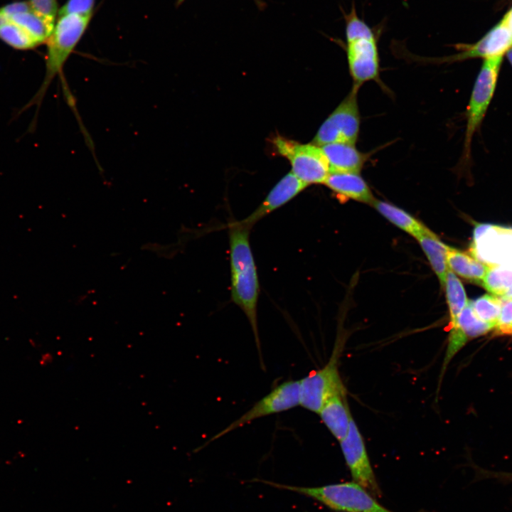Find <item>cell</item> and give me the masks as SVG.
Returning <instances> with one entry per match:
<instances>
[{
    "label": "cell",
    "mask_w": 512,
    "mask_h": 512,
    "mask_svg": "<svg viewBox=\"0 0 512 512\" xmlns=\"http://www.w3.org/2000/svg\"><path fill=\"white\" fill-rule=\"evenodd\" d=\"M358 92V90L352 87L348 95L322 123L312 144L319 146L336 142L355 144L360 130Z\"/></svg>",
    "instance_id": "obj_7"
},
{
    "label": "cell",
    "mask_w": 512,
    "mask_h": 512,
    "mask_svg": "<svg viewBox=\"0 0 512 512\" xmlns=\"http://www.w3.org/2000/svg\"><path fill=\"white\" fill-rule=\"evenodd\" d=\"M481 284L491 293L503 297L512 288V271L491 265Z\"/></svg>",
    "instance_id": "obj_24"
},
{
    "label": "cell",
    "mask_w": 512,
    "mask_h": 512,
    "mask_svg": "<svg viewBox=\"0 0 512 512\" xmlns=\"http://www.w3.org/2000/svg\"><path fill=\"white\" fill-rule=\"evenodd\" d=\"M323 184L342 198L371 205L375 201L370 188L359 173L330 171Z\"/></svg>",
    "instance_id": "obj_13"
},
{
    "label": "cell",
    "mask_w": 512,
    "mask_h": 512,
    "mask_svg": "<svg viewBox=\"0 0 512 512\" xmlns=\"http://www.w3.org/2000/svg\"><path fill=\"white\" fill-rule=\"evenodd\" d=\"M231 298L245 314L251 326L260 358V341L257 325L259 279L250 243V228L228 223Z\"/></svg>",
    "instance_id": "obj_1"
},
{
    "label": "cell",
    "mask_w": 512,
    "mask_h": 512,
    "mask_svg": "<svg viewBox=\"0 0 512 512\" xmlns=\"http://www.w3.org/2000/svg\"><path fill=\"white\" fill-rule=\"evenodd\" d=\"M346 56L353 87L379 77V55L373 29L357 14L355 6L345 15Z\"/></svg>",
    "instance_id": "obj_2"
},
{
    "label": "cell",
    "mask_w": 512,
    "mask_h": 512,
    "mask_svg": "<svg viewBox=\"0 0 512 512\" xmlns=\"http://www.w3.org/2000/svg\"><path fill=\"white\" fill-rule=\"evenodd\" d=\"M32 9L28 1H15L6 4L0 8V14L4 16L7 19L11 16L17 13L24 11Z\"/></svg>",
    "instance_id": "obj_28"
},
{
    "label": "cell",
    "mask_w": 512,
    "mask_h": 512,
    "mask_svg": "<svg viewBox=\"0 0 512 512\" xmlns=\"http://www.w3.org/2000/svg\"><path fill=\"white\" fill-rule=\"evenodd\" d=\"M458 329L467 340L485 334L494 327L481 321L475 314L469 302L461 311L456 324L451 329Z\"/></svg>",
    "instance_id": "obj_21"
},
{
    "label": "cell",
    "mask_w": 512,
    "mask_h": 512,
    "mask_svg": "<svg viewBox=\"0 0 512 512\" xmlns=\"http://www.w3.org/2000/svg\"><path fill=\"white\" fill-rule=\"evenodd\" d=\"M308 186L292 171L283 176L271 189L260 206L245 218L233 223L250 228L260 220L281 208Z\"/></svg>",
    "instance_id": "obj_12"
},
{
    "label": "cell",
    "mask_w": 512,
    "mask_h": 512,
    "mask_svg": "<svg viewBox=\"0 0 512 512\" xmlns=\"http://www.w3.org/2000/svg\"><path fill=\"white\" fill-rule=\"evenodd\" d=\"M443 287L449 310L450 327H452L468 303L466 294L461 281L450 270L447 272Z\"/></svg>",
    "instance_id": "obj_20"
},
{
    "label": "cell",
    "mask_w": 512,
    "mask_h": 512,
    "mask_svg": "<svg viewBox=\"0 0 512 512\" xmlns=\"http://www.w3.org/2000/svg\"><path fill=\"white\" fill-rule=\"evenodd\" d=\"M372 205L386 219L415 238L427 229L408 213L388 202L375 199Z\"/></svg>",
    "instance_id": "obj_18"
},
{
    "label": "cell",
    "mask_w": 512,
    "mask_h": 512,
    "mask_svg": "<svg viewBox=\"0 0 512 512\" xmlns=\"http://www.w3.org/2000/svg\"><path fill=\"white\" fill-rule=\"evenodd\" d=\"M503 57L484 59L474 82L466 110V130L460 167L471 164V143L479 130L494 97Z\"/></svg>",
    "instance_id": "obj_5"
},
{
    "label": "cell",
    "mask_w": 512,
    "mask_h": 512,
    "mask_svg": "<svg viewBox=\"0 0 512 512\" xmlns=\"http://www.w3.org/2000/svg\"><path fill=\"white\" fill-rule=\"evenodd\" d=\"M501 311L496 326L498 334H512V298L501 299Z\"/></svg>",
    "instance_id": "obj_26"
},
{
    "label": "cell",
    "mask_w": 512,
    "mask_h": 512,
    "mask_svg": "<svg viewBox=\"0 0 512 512\" xmlns=\"http://www.w3.org/2000/svg\"><path fill=\"white\" fill-rule=\"evenodd\" d=\"M8 21L9 20L4 16L0 14V26Z\"/></svg>",
    "instance_id": "obj_32"
},
{
    "label": "cell",
    "mask_w": 512,
    "mask_h": 512,
    "mask_svg": "<svg viewBox=\"0 0 512 512\" xmlns=\"http://www.w3.org/2000/svg\"><path fill=\"white\" fill-rule=\"evenodd\" d=\"M262 482L305 495L338 512H393L379 503L367 489L354 481L317 487Z\"/></svg>",
    "instance_id": "obj_4"
},
{
    "label": "cell",
    "mask_w": 512,
    "mask_h": 512,
    "mask_svg": "<svg viewBox=\"0 0 512 512\" xmlns=\"http://www.w3.org/2000/svg\"><path fill=\"white\" fill-rule=\"evenodd\" d=\"M329 165L330 171L359 173L367 160V154L355 144L336 142L321 146Z\"/></svg>",
    "instance_id": "obj_15"
},
{
    "label": "cell",
    "mask_w": 512,
    "mask_h": 512,
    "mask_svg": "<svg viewBox=\"0 0 512 512\" xmlns=\"http://www.w3.org/2000/svg\"><path fill=\"white\" fill-rule=\"evenodd\" d=\"M0 39L18 50H28L38 43L22 27L8 21L0 26Z\"/></svg>",
    "instance_id": "obj_22"
},
{
    "label": "cell",
    "mask_w": 512,
    "mask_h": 512,
    "mask_svg": "<svg viewBox=\"0 0 512 512\" xmlns=\"http://www.w3.org/2000/svg\"><path fill=\"white\" fill-rule=\"evenodd\" d=\"M459 52L444 58H431L434 63H453L469 58L503 57L512 48V31L500 22L476 43L459 45Z\"/></svg>",
    "instance_id": "obj_11"
},
{
    "label": "cell",
    "mask_w": 512,
    "mask_h": 512,
    "mask_svg": "<svg viewBox=\"0 0 512 512\" xmlns=\"http://www.w3.org/2000/svg\"><path fill=\"white\" fill-rule=\"evenodd\" d=\"M501 22L503 23L510 31H512V8L505 15Z\"/></svg>",
    "instance_id": "obj_30"
},
{
    "label": "cell",
    "mask_w": 512,
    "mask_h": 512,
    "mask_svg": "<svg viewBox=\"0 0 512 512\" xmlns=\"http://www.w3.org/2000/svg\"><path fill=\"white\" fill-rule=\"evenodd\" d=\"M333 436L339 442L348 433L353 419L347 403L346 390L329 398L318 413Z\"/></svg>",
    "instance_id": "obj_14"
},
{
    "label": "cell",
    "mask_w": 512,
    "mask_h": 512,
    "mask_svg": "<svg viewBox=\"0 0 512 512\" xmlns=\"http://www.w3.org/2000/svg\"><path fill=\"white\" fill-rule=\"evenodd\" d=\"M491 477L496 478L503 483L512 482V473H493Z\"/></svg>",
    "instance_id": "obj_29"
},
{
    "label": "cell",
    "mask_w": 512,
    "mask_h": 512,
    "mask_svg": "<svg viewBox=\"0 0 512 512\" xmlns=\"http://www.w3.org/2000/svg\"><path fill=\"white\" fill-rule=\"evenodd\" d=\"M506 57H507V59H508L509 63H510L511 65L512 66V48H510V49L507 51V53H506Z\"/></svg>",
    "instance_id": "obj_31"
},
{
    "label": "cell",
    "mask_w": 512,
    "mask_h": 512,
    "mask_svg": "<svg viewBox=\"0 0 512 512\" xmlns=\"http://www.w3.org/2000/svg\"><path fill=\"white\" fill-rule=\"evenodd\" d=\"M340 446L354 482L367 489L372 495L380 496L381 491L376 481L363 437L353 419Z\"/></svg>",
    "instance_id": "obj_10"
},
{
    "label": "cell",
    "mask_w": 512,
    "mask_h": 512,
    "mask_svg": "<svg viewBox=\"0 0 512 512\" xmlns=\"http://www.w3.org/2000/svg\"><path fill=\"white\" fill-rule=\"evenodd\" d=\"M300 405V381L287 380L272 389L250 409L213 436L208 444L255 420L289 410Z\"/></svg>",
    "instance_id": "obj_9"
},
{
    "label": "cell",
    "mask_w": 512,
    "mask_h": 512,
    "mask_svg": "<svg viewBox=\"0 0 512 512\" xmlns=\"http://www.w3.org/2000/svg\"><path fill=\"white\" fill-rule=\"evenodd\" d=\"M425 253L430 265L443 287L449 270L447 264V252L449 246L444 244L428 228L417 238Z\"/></svg>",
    "instance_id": "obj_17"
},
{
    "label": "cell",
    "mask_w": 512,
    "mask_h": 512,
    "mask_svg": "<svg viewBox=\"0 0 512 512\" xmlns=\"http://www.w3.org/2000/svg\"><path fill=\"white\" fill-rule=\"evenodd\" d=\"M32 9L54 28L58 8L56 0H28Z\"/></svg>",
    "instance_id": "obj_25"
},
{
    "label": "cell",
    "mask_w": 512,
    "mask_h": 512,
    "mask_svg": "<svg viewBox=\"0 0 512 512\" xmlns=\"http://www.w3.org/2000/svg\"><path fill=\"white\" fill-rule=\"evenodd\" d=\"M447 264L449 269L456 274L479 284H482L491 265L451 247L447 252Z\"/></svg>",
    "instance_id": "obj_16"
},
{
    "label": "cell",
    "mask_w": 512,
    "mask_h": 512,
    "mask_svg": "<svg viewBox=\"0 0 512 512\" xmlns=\"http://www.w3.org/2000/svg\"><path fill=\"white\" fill-rule=\"evenodd\" d=\"M94 2L95 0H68L58 16L70 14L92 16Z\"/></svg>",
    "instance_id": "obj_27"
},
{
    "label": "cell",
    "mask_w": 512,
    "mask_h": 512,
    "mask_svg": "<svg viewBox=\"0 0 512 512\" xmlns=\"http://www.w3.org/2000/svg\"><path fill=\"white\" fill-rule=\"evenodd\" d=\"M469 302L479 319L496 327L501 311V299L495 295L484 294Z\"/></svg>",
    "instance_id": "obj_23"
},
{
    "label": "cell",
    "mask_w": 512,
    "mask_h": 512,
    "mask_svg": "<svg viewBox=\"0 0 512 512\" xmlns=\"http://www.w3.org/2000/svg\"><path fill=\"white\" fill-rule=\"evenodd\" d=\"M273 144L279 154L289 160L292 172L302 181L308 186L324 183L330 168L321 146L280 136L274 139Z\"/></svg>",
    "instance_id": "obj_6"
},
{
    "label": "cell",
    "mask_w": 512,
    "mask_h": 512,
    "mask_svg": "<svg viewBox=\"0 0 512 512\" xmlns=\"http://www.w3.org/2000/svg\"><path fill=\"white\" fill-rule=\"evenodd\" d=\"M8 20L24 28L39 45L46 42L53 29L32 9L14 14Z\"/></svg>",
    "instance_id": "obj_19"
},
{
    "label": "cell",
    "mask_w": 512,
    "mask_h": 512,
    "mask_svg": "<svg viewBox=\"0 0 512 512\" xmlns=\"http://www.w3.org/2000/svg\"><path fill=\"white\" fill-rule=\"evenodd\" d=\"M58 16L54 28L46 41L45 75L29 106L40 105L55 78L59 77L63 87H67L63 73L64 65L86 30L92 16L70 14Z\"/></svg>",
    "instance_id": "obj_3"
},
{
    "label": "cell",
    "mask_w": 512,
    "mask_h": 512,
    "mask_svg": "<svg viewBox=\"0 0 512 512\" xmlns=\"http://www.w3.org/2000/svg\"><path fill=\"white\" fill-rule=\"evenodd\" d=\"M342 346L336 342L328 363L312 371L300 381V405L319 413L326 400L332 395L346 390L339 375L338 362Z\"/></svg>",
    "instance_id": "obj_8"
}]
</instances>
